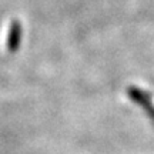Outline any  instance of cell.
I'll list each match as a JSON object with an SVG mask.
<instances>
[{
    "mask_svg": "<svg viewBox=\"0 0 154 154\" xmlns=\"http://www.w3.org/2000/svg\"><path fill=\"white\" fill-rule=\"evenodd\" d=\"M22 40V26L19 20H13L7 32V40H6V49L9 53H14L19 50Z\"/></svg>",
    "mask_w": 154,
    "mask_h": 154,
    "instance_id": "cell-1",
    "label": "cell"
},
{
    "mask_svg": "<svg viewBox=\"0 0 154 154\" xmlns=\"http://www.w3.org/2000/svg\"><path fill=\"white\" fill-rule=\"evenodd\" d=\"M128 96H130V97H133V99L136 100L140 106H143L144 109L150 113V116L154 119V109L151 107V104H150L149 97H147L143 91H140V90H138V88H136V87H130V88H128Z\"/></svg>",
    "mask_w": 154,
    "mask_h": 154,
    "instance_id": "cell-2",
    "label": "cell"
}]
</instances>
